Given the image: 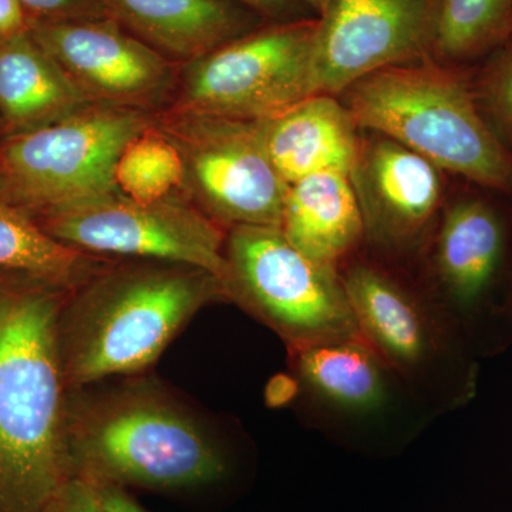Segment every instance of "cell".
<instances>
[{"instance_id":"18","label":"cell","mask_w":512,"mask_h":512,"mask_svg":"<svg viewBox=\"0 0 512 512\" xmlns=\"http://www.w3.org/2000/svg\"><path fill=\"white\" fill-rule=\"evenodd\" d=\"M281 231L319 264L339 269L365 249V224L349 175L320 173L289 184Z\"/></svg>"},{"instance_id":"31","label":"cell","mask_w":512,"mask_h":512,"mask_svg":"<svg viewBox=\"0 0 512 512\" xmlns=\"http://www.w3.org/2000/svg\"><path fill=\"white\" fill-rule=\"evenodd\" d=\"M511 37H512V33H511Z\"/></svg>"},{"instance_id":"23","label":"cell","mask_w":512,"mask_h":512,"mask_svg":"<svg viewBox=\"0 0 512 512\" xmlns=\"http://www.w3.org/2000/svg\"><path fill=\"white\" fill-rule=\"evenodd\" d=\"M471 86L484 120L512 153V37L484 57Z\"/></svg>"},{"instance_id":"19","label":"cell","mask_w":512,"mask_h":512,"mask_svg":"<svg viewBox=\"0 0 512 512\" xmlns=\"http://www.w3.org/2000/svg\"><path fill=\"white\" fill-rule=\"evenodd\" d=\"M89 104L30 30L0 39V119L6 136L49 126Z\"/></svg>"},{"instance_id":"28","label":"cell","mask_w":512,"mask_h":512,"mask_svg":"<svg viewBox=\"0 0 512 512\" xmlns=\"http://www.w3.org/2000/svg\"><path fill=\"white\" fill-rule=\"evenodd\" d=\"M32 22L19 0H0V39L29 30Z\"/></svg>"},{"instance_id":"4","label":"cell","mask_w":512,"mask_h":512,"mask_svg":"<svg viewBox=\"0 0 512 512\" xmlns=\"http://www.w3.org/2000/svg\"><path fill=\"white\" fill-rule=\"evenodd\" d=\"M338 97L360 130L392 138L439 170L512 198V153L484 120L463 66L431 57L399 64Z\"/></svg>"},{"instance_id":"11","label":"cell","mask_w":512,"mask_h":512,"mask_svg":"<svg viewBox=\"0 0 512 512\" xmlns=\"http://www.w3.org/2000/svg\"><path fill=\"white\" fill-rule=\"evenodd\" d=\"M185 170V198L218 227H281L288 185L266 150L264 121L158 114Z\"/></svg>"},{"instance_id":"30","label":"cell","mask_w":512,"mask_h":512,"mask_svg":"<svg viewBox=\"0 0 512 512\" xmlns=\"http://www.w3.org/2000/svg\"><path fill=\"white\" fill-rule=\"evenodd\" d=\"M6 136L5 126H3V121L0 119V138Z\"/></svg>"},{"instance_id":"22","label":"cell","mask_w":512,"mask_h":512,"mask_svg":"<svg viewBox=\"0 0 512 512\" xmlns=\"http://www.w3.org/2000/svg\"><path fill=\"white\" fill-rule=\"evenodd\" d=\"M113 184L124 197L136 201L185 198L183 158L157 119L123 147L114 164Z\"/></svg>"},{"instance_id":"29","label":"cell","mask_w":512,"mask_h":512,"mask_svg":"<svg viewBox=\"0 0 512 512\" xmlns=\"http://www.w3.org/2000/svg\"><path fill=\"white\" fill-rule=\"evenodd\" d=\"M305 2L308 3L309 8L312 9V12L315 13L316 18H318L320 13L325 10L329 0H305Z\"/></svg>"},{"instance_id":"25","label":"cell","mask_w":512,"mask_h":512,"mask_svg":"<svg viewBox=\"0 0 512 512\" xmlns=\"http://www.w3.org/2000/svg\"><path fill=\"white\" fill-rule=\"evenodd\" d=\"M261 15L266 22H292L316 18L305 0H237Z\"/></svg>"},{"instance_id":"1","label":"cell","mask_w":512,"mask_h":512,"mask_svg":"<svg viewBox=\"0 0 512 512\" xmlns=\"http://www.w3.org/2000/svg\"><path fill=\"white\" fill-rule=\"evenodd\" d=\"M72 292L0 279V512H49L73 478L59 342Z\"/></svg>"},{"instance_id":"16","label":"cell","mask_w":512,"mask_h":512,"mask_svg":"<svg viewBox=\"0 0 512 512\" xmlns=\"http://www.w3.org/2000/svg\"><path fill=\"white\" fill-rule=\"evenodd\" d=\"M107 15L177 66L227 45L266 20L237 0H100Z\"/></svg>"},{"instance_id":"24","label":"cell","mask_w":512,"mask_h":512,"mask_svg":"<svg viewBox=\"0 0 512 512\" xmlns=\"http://www.w3.org/2000/svg\"><path fill=\"white\" fill-rule=\"evenodd\" d=\"M33 20L107 18L100 0H19Z\"/></svg>"},{"instance_id":"12","label":"cell","mask_w":512,"mask_h":512,"mask_svg":"<svg viewBox=\"0 0 512 512\" xmlns=\"http://www.w3.org/2000/svg\"><path fill=\"white\" fill-rule=\"evenodd\" d=\"M33 218L50 237L83 254L170 262L224 275L227 231L184 197L143 202L113 190Z\"/></svg>"},{"instance_id":"2","label":"cell","mask_w":512,"mask_h":512,"mask_svg":"<svg viewBox=\"0 0 512 512\" xmlns=\"http://www.w3.org/2000/svg\"><path fill=\"white\" fill-rule=\"evenodd\" d=\"M221 302L225 286L205 269L113 259L70 293L60 316L69 392L144 372L201 309Z\"/></svg>"},{"instance_id":"15","label":"cell","mask_w":512,"mask_h":512,"mask_svg":"<svg viewBox=\"0 0 512 512\" xmlns=\"http://www.w3.org/2000/svg\"><path fill=\"white\" fill-rule=\"evenodd\" d=\"M439 0H329L313 42L316 93L338 97L387 67L431 57Z\"/></svg>"},{"instance_id":"21","label":"cell","mask_w":512,"mask_h":512,"mask_svg":"<svg viewBox=\"0 0 512 512\" xmlns=\"http://www.w3.org/2000/svg\"><path fill=\"white\" fill-rule=\"evenodd\" d=\"M512 0H439L431 59L464 66L510 39Z\"/></svg>"},{"instance_id":"20","label":"cell","mask_w":512,"mask_h":512,"mask_svg":"<svg viewBox=\"0 0 512 512\" xmlns=\"http://www.w3.org/2000/svg\"><path fill=\"white\" fill-rule=\"evenodd\" d=\"M111 261L66 247L0 194V279L74 291Z\"/></svg>"},{"instance_id":"26","label":"cell","mask_w":512,"mask_h":512,"mask_svg":"<svg viewBox=\"0 0 512 512\" xmlns=\"http://www.w3.org/2000/svg\"><path fill=\"white\" fill-rule=\"evenodd\" d=\"M49 512H99L92 485L73 477L57 495Z\"/></svg>"},{"instance_id":"9","label":"cell","mask_w":512,"mask_h":512,"mask_svg":"<svg viewBox=\"0 0 512 512\" xmlns=\"http://www.w3.org/2000/svg\"><path fill=\"white\" fill-rule=\"evenodd\" d=\"M316 26L318 18L268 22L180 66L177 92L165 113L266 121L318 94Z\"/></svg>"},{"instance_id":"3","label":"cell","mask_w":512,"mask_h":512,"mask_svg":"<svg viewBox=\"0 0 512 512\" xmlns=\"http://www.w3.org/2000/svg\"><path fill=\"white\" fill-rule=\"evenodd\" d=\"M64 436L72 476L87 483L184 490L220 483L232 470L220 436L148 382L70 390Z\"/></svg>"},{"instance_id":"5","label":"cell","mask_w":512,"mask_h":512,"mask_svg":"<svg viewBox=\"0 0 512 512\" xmlns=\"http://www.w3.org/2000/svg\"><path fill=\"white\" fill-rule=\"evenodd\" d=\"M339 274L360 338L439 417L476 399L481 360L406 269L363 249Z\"/></svg>"},{"instance_id":"10","label":"cell","mask_w":512,"mask_h":512,"mask_svg":"<svg viewBox=\"0 0 512 512\" xmlns=\"http://www.w3.org/2000/svg\"><path fill=\"white\" fill-rule=\"evenodd\" d=\"M157 116L89 104L49 126L0 138V194L32 217L116 190L128 140Z\"/></svg>"},{"instance_id":"14","label":"cell","mask_w":512,"mask_h":512,"mask_svg":"<svg viewBox=\"0 0 512 512\" xmlns=\"http://www.w3.org/2000/svg\"><path fill=\"white\" fill-rule=\"evenodd\" d=\"M349 180L367 254L397 268L413 265L444 207L441 170L392 138L360 130Z\"/></svg>"},{"instance_id":"27","label":"cell","mask_w":512,"mask_h":512,"mask_svg":"<svg viewBox=\"0 0 512 512\" xmlns=\"http://www.w3.org/2000/svg\"><path fill=\"white\" fill-rule=\"evenodd\" d=\"M92 485L99 512H148L121 485L89 483Z\"/></svg>"},{"instance_id":"13","label":"cell","mask_w":512,"mask_h":512,"mask_svg":"<svg viewBox=\"0 0 512 512\" xmlns=\"http://www.w3.org/2000/svg\"><path fill=\"white\" fill-rule=\"evenodd\" d=\"M29 30L89 103L153 116L173 104L180 66L110 16L33 20Z\"/></svg>"},{"instance_id":"17","label":"cell","mask_w":512,"mask_h":512,"mask_svg":"<svg viewBox=\"0 0 512 512\" xmlns=\"http://www.w3.org/2000/svg\"><path fill=\"white\" fill-rule=\"evenodd\" d=\"M264 124L266 150L286 185L313 174L349 175L360 128L339 97L312 94Z\"/></svg>"},{"instance_id":"8","label":"cell","mask_w":512,"mask_h":512,"mask_svg":"<svg viewBox=\"0 0 512 512\" xmlns=\"http://www.w3.org/2000/svg\"><path fill=\"white\" fill-rule=\"evenodd\" d=\"M224 259L228 301L268 326L288 352L359 338L339 269L302 254L281 228L228 229Z\"/></svg>"},{"instance_id":"7","label":"cell","mask_w":512,"mask_h":512,"mask_svg":"<svg viewBox=\"0 0 512 512\" xmlns=\"http://www.w3.org/2000/svg\"><path fill=\"white\" fill-rule=\"evenodd\" d=\"M306 426L362 456H397L439 417L362 338L289 350Z\"/></svg>"},{"instance_id":"6","label":"cell","mask_w":512,"mask_h":512,"mask_svg":"<svg viewBox=\"0 0 512 512\" xmlns=\"http://www.w3.org/2000/svg\"><path fill=\"white\" fill-rule=\"evenodd\" d=\"M413 265L421 292L478 359L511 348V210L484 194L454 198Z\"/></svg>"}]
</instances>
